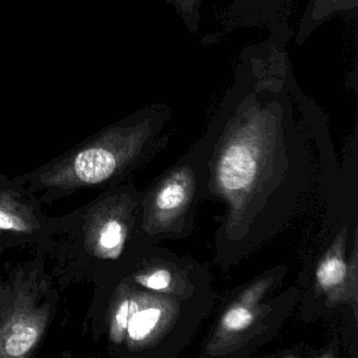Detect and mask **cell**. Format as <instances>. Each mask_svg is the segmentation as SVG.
Instances as JSON below:
<instances>
[{
	"mask_svg": "<svg viewBox=\"0 0 358 358\" xmlns=\"http://www.w3.org/2000/svg\"><path fill=\"white\" fill-rule=\"evenodd\" d=\"M257 165L250 150L234 145L226 152L220 169L222 184L227 190L244 189L255 179Z\"/></svg>",
	"mask_w": 358,
	"mask_h": 358,
	"instance_id": "6da1fadb",
	"label": "cell"
},
{
	"mask_svg": "<svg viewBox=\"0 0 358 358\" xmlns=\"http://www.w3.org/2000/svg\"><path fill=\"white\" fill-rule=\"evenodd\" d=\"M122 238V227L118 222L113 221L106 224L100 236V243L106 248H114Z\"/></svg>",
	"mask_w": 358,
	"mask_h": 358,
	"instance_id": "9c48e42d",
	"label": "cell"
},
{
	"mask_svg": "<svg viewBox=\"0 0 358 358\" xmlns=\"http://www.w3.org/2000/svg\"><path fill=\"white\" fill-rule=\"evenodd\" d=\"M116 164V159L108 150L90 148L77 156L75 171L85 183H99L113 175Z\"/></svg>",
	"mask_w": 358,
	"mask_h": 358,
	"instance_id": "7a4b0ae2",
	"label": "cell"
},
{
	"mask_svg": "<svg viewBox=\"0 0 358 358\" xmlns=\"http://www.w3.org/2000/svg\"><path fill=\"white\" fill-rule=\"evenodd\" d=\"M138 310V305L134 301H125L121 303L117 312L116 322L120 329H127L129 318Z\"/></svg>",
	"mask_w": 358,
	"mask_h": 358,
	"instance_id": "30bf717a",
	"label": "cell"
},
{
	"mask_svg": "<svg viewBox=\"0 0 358 358\" xmlns=\"http://www.w3.org/2000/svg\"><path fill=\"white\" fill-rule=\"evenodd\" d=\"M347 274V266L338 257H329L316 272L318 282L324 288H331L343 282Z\"/></svg>",
	"mask_w": 358,
	"mask_h": 358,
	"instance_id": "277c9868",
	"label": "cell"
},
{
	"mask_svg": "<svg viewBox=\"0 0 358 358\" xmlns=\"http://www.w3.org/2000/svg\"><path fill=\"white\" fill-rule=\"evenodd\" d=\"M14 227H15V222L13 217L0 210V229L8 230Z\"/></svg>",
	"mask_w": 358,
	"mask_h": 358,
	"instance_id": "8fae6325",
	"label": "cell"
},
{
	"mask_svg": "<svg viewBox=\"0 0 358 358\" xmlns=\"http://www.w3.org/2000/svg\"><path fill=\"white\" fill-rule=\"evenodd\" d=\"M185 192L180 184H169L157 196V206L162 210L176 208L183 202Z\"/></svg>",
	"mask_w": 358,
	"mask_h": 358,
	"instance_id": "8992f818",
	"label": "cell"
},
{
	"mask_svg": "<svg viewBox=\"0 0 358 358\" xmlns=\"http://www.w3.org/2000/svg\"><path fill=\"white\" fill-rule=\"evenodd\" d=\"M253 314L246 308L238 307L229 310L224 316V326L231 331L247 328L252 322Z\"/></svg>",
	"mask_w": 358,
	"mask_h": 358,
	"instance_id": "52a82bcc",
	"label": "cell"
},
{
	"mask_svg": "<svg viewBox=\"0 0 358 358\" xmlns=\"http://www.w3.org/2000/svg\"><path fill=\"white\" fill-rule=\"evenodd\" d=\"M162 311L158 308H148V309L136 311L129 318L127 329L129 334L133 341H143L156 328L160 322Z\"/></svg>",
	"mask_w": 358,
	"mask_h": 358,
	"instance_id": "3957f363",
	"label": "cell"
},
{
	"mask_svg": "<svg viewBox=\"0 0 358 358\" xmlns=\"http://www.w3.org/2000/svg\"><path fill=\"white\" fill-rule=\"evenodd\" d=\"M140 284L152 290H164L171 284V275L166 270H158L150 275L138 278Z\"/></svg>",
	"mask_w": 358,
	"mask_h": 358,
	"instance_id": "ba28073f",
	"label": "cell"
},
{
	"mask_svg": "<svg viewBox=\"0 0 358 358\" xmlns=\"http://www.w3.org/2000/svg\"><path fill=\"white\" fill-rule=\"evenodd\" d=\"M37 332L32 327H20L6 343V352L10 356H22L34 345Z\"/></svg>",
	"mask_w": 358,
	"mask_h": 358,
	"instance_id": "5b68a950",
	"label": "cell"
}]
</instances>
